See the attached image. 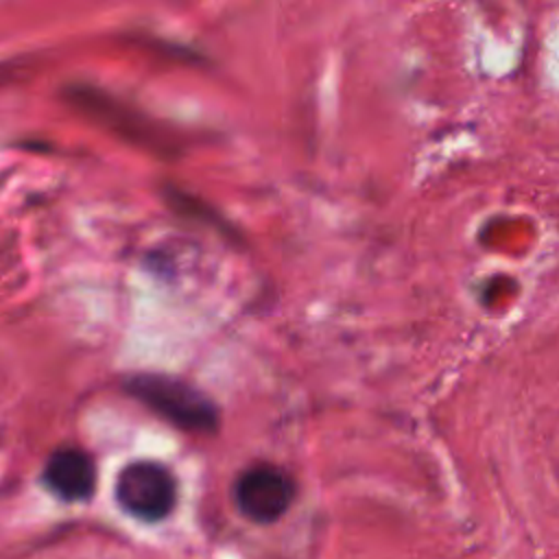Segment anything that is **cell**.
I'll list each match as a JSON object with an SVG mask.
<instances>
[{
  "mask_svg": "<svg viewBox=\"0 0 559 559\" xmlns=\"http://www.w3.org/2000/svg\"><path fill=\"white\" fill-rule=\"evenodd\" d=\"M124 386L135 400L183 430L210 432L218 424V413L212 400L179 378L162 373H138L129 378Z\"/></svg>",
  "mask_w": 559,
  "mask_h": 559,
  "instance_id": "6da1fadb",
  "label": "cell"
},
{
  "mask_svg": "<svg viewBox=\"0 0 559 559\" xmlns=\"http://www.w3.org/2000/svg\"><path fill=\"white\" fill-rule=\"evenodd\" d=\"M114 496L129 515L142 522H159L168 518L177 504V480L173 472L157 461H131L118 472Z\"/></svg>",
  "mask_w": 559,
  "mask_h": 559,
  "instance_id": "7a4b0ae2",
  "label": "cell"
},
{
  "mask_svg": "<svg viewBox=\"0 0 559 559\" xmlns=\"http://www.w3.org/2000/svg\"><path fill=\"white\" fill-rule=\"evenodd\" d=\"M234 500L247 520L273 524L293 504L295 483L282 467L255 463L236 478Z\"/></svg>",
  "mask_w": 559,
  "mask_h": 559,
  "instance_id": "3957f363",
  "label": "cell"
},
{
  "mask_svg": "<svg viewBox=\"0 0 559 559\" xmlns=\"http://www.w3.org/2000/svg\"><path fill=\"white\" fill-rule=\"evenodd\" d=\"M41 480L61 500H90L96 489L94 459L79 448H59L48 456Z\"/></svg>",
  "mask_w": 559,
  "mask_h": 559,
  "instance_id": "277c9868",
  "label": "cell"
}]
</instances>
